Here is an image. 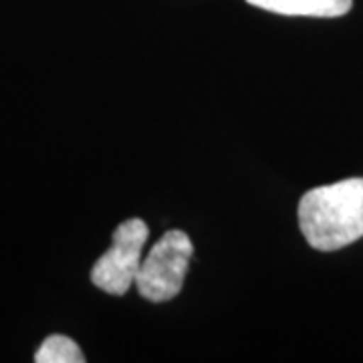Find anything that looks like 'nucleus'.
Wrapping results in <instances>:
<instances>
[{
  "label": "nucleus",
  "mask_w": 363,
  "mask_h": 363,
  "mask_svg": "<svg viewBox=\"0 0 363 363\" xmlns=\"http://www.w3.org/2000/svg\"><path fill=\"white\" fill-rule=\"evenodd\" d=\"M298 228L309 247L333 252L363 236V178H347L305 192L298 202Z\"/></svg>",
  "instance_id": "f257e3e1"
},
{
  "label": "nucleus",
  "mask_w": 363,
  "mask_h": 363,
  "mask_svg": "<svg viewBox=\"0 0 363 363\" xmlns=\"http://www.w3.org/2000/svg\"><path fill=\"white\" fill-rule=\"evenodd\" d=\"M248 4L283 14V16H313V18H337L351 11L353 0H247Z\"/></svg>",
  "instance_id": "20e7f679"
},
{
  "label": "nucleus",
  "mask_w": 363,
  "mask_h": 363,
  "mask_svg": "<svg viewBox=\"0 0 363 363\" xmlns=\"http://www.w3.org/2000/svg\"><path fill=\"white\" fill-rule=\"evenodd\" d=\"M147 236V224L140 218L121 222L113 233L111 248L93 264V285L109 295H125L135 285Z\"/></svg>",
  "instance_id": "7ed1b4c3"
},
{
  "label": "nucleus",
  "mask_w": 363,
  "mask_h": 363,
  "mask_svg": "<svg viewBox=\"0 0 363 363\" xmlns=\"http://www.w3.org/2000/svg\"><path fill=\"white\" fill-rule=\"evenodd\" d=\"M37 363H83L85 355L73 339L65 335L47 337L35 353Z\"/></svg>",
  "instance_id": "39448f33"
},
{
  "label": "nucleus",
  "mask_w": 363,
  "mask_h": 363,
  "mask_svg": "<svg viewBox=\"0 0 363 363\" xmlns=\"http://www.w3.org/2000/svg\"><path fill=\"white\" fill-rule=\"evenodd\" d=\"M192 255L194 247L188 234L168 230L142 260L135 279L140 295L152 303H166L176 297L182 291Z\"/></svg>",
  "instance_id": "f03ea898"
}]
</instances>
